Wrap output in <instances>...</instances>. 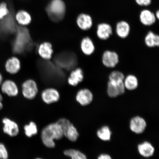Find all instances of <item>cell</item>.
I'll return each instance as SVG.
<instances>
[{
  "label": "cell",
  "mask_w": 159,
  "mask_h": 159,
  "mask_svg": "<svg viewBox=\"0 0 159 159\" xmlns=\"http://www.w3.org/2000/svg\"><path fill=\"white\" fill-rule=\"evenodd\" d=\"M39 88L36 81L33 79L26 80L21 84V93L24 97L29 100H32L36 97Z\"/></svg>",
  "instance_id": "obj_3"
},
{
  "label": "cell",
  "mask_w": 159,
  "mask_h": 159,
  "mask_svg": "<svg viewBox=\"0 0 159 159\" xmlns=\"http://www.w3.org/2000/svg\"><path fill=\"white\" fill-rule=\"evenodd\" d=\"M155 16H156V17L157 19H159V11H156V15H155Z\"/></svg>",
  "instance_id": "obj_34"
},
{
  "label": "cell",
  "mask_w": 159,
  "mask_h": 159,
  "mask_svg": "<svg viewBox=\"0 0 159 159\" xmlns=\"http://www.w3.org/2000/svg\"><path fill=\"white\" fill-rule=\"evenodd\" d=\"M125 75L120 71L115 70L111 72L109 75V80L115 81H124Z\"/></svg>",
  "instance_id": "obj_27"
},
{
  "label": "cell",
  "mask_w": 159,
  "mask_h": 159,
  "mask_svg": "<svg viewBox=\"0 0 159 159\" xmlns=\"http://www.w3.org/2000/svg\"><path fill=\"white\" fill-rule=\"evenodd\" d=\"M65 156L68 157L70 159H87L84 154L78 150L75 149H70L63 152Z\"/></svg>",
  "instance_id": "obj_25"
},
{
  "label": "cell",
  "mask_w": 159,
  "mask_h": 159,
  "mask_svg": "<svg viewBox=\"0 0 159 159\" xmlns=\"http://www.w3.org/2000/svg\"><path fill=\"white\" fill-rule=\"evenodd\" d=\"M76 23L80 29L83 31H87L92 27L93 20L90 15L82 13L77 16Z\"/></svg>",
  "instance_id": "obj_15"
},
{
  "label": "cell",
  "mask_w": 159,
  "mask_h": 159,
  "mask_svg": "<svg viewBox=\"0 0 159 159\" xmlns=\"http://www.w3.org/2000/svg\"><path fill=\"white\" fill-rule=\"evenodd\" d=\"M8 6L5 2L0 3V20L4 19L11 12Z\"/></svg>",
  "instance_id": "obj_28"
},
{
  "label": "cell",
  "mask_w": 159,
  "mask_h": 159,
  "mask_svg": "<svg viewBox=\"0 0 159 159\" xmlns=\"http://www.w3.org/2000/svg\"><path fill=\"white\" fill-rule=\"evenodd\" d=\"M152 0H135L137 4L140 6H148L152 3Z\"/></svg>",
  "instance_id": "obj_30"
},
{
  "label": "cell",
  "mask_w": 159,
  "mask_h": 159,
  "mask_svg": "<svg viewBox=\"0 0 159 159\" xmlns=\"http://www.w3.org/2000/svg\"><path fill=\"white\" fill-rule=\"evenodd\" d=\"M96 34L99 39L102 40H107L112 34V26L107 23L99 24L97 26Z\"/></svg>",
  "instance_id": "obj_14"
},
{
  "label": "cell",
  "mask_w": 159,
  "mask_h": 159,
  "mask_svg": "<svg viewBox=\"0 0 159 159\" xmlns=\"http://www.w3.org/2000/svg\"><path fill=\"white\" fill-rule=\"evenodd\" d=\"M35 159H42V158H36Z\"/></svg>",
  "instance_id": "obj_35"
},
{
  "label": "cell",
  "mask_w": 159,
  "mask_h": 159,
  "mask_svg": "<svg viewBox=\"0 0 159 159\" xmlns=\"http://www.w3.org/2000/svg\"><path fill=\"white\" fill-rule=\"evenodd\" d=\"M21 67L20 60L18 57L15 56L12 57L8 59L5 64L6 71L11 75L18 73L20 70Z\"/></svg>",
  "instance_id": "obj_11"
},
{
  "label": "cell",
  "mask_w": 159,
  "mask_h": 159,
  "mask_svg": "<svg viewBox=\"0 0 159 159\" xmlns=\"http://www.w3.org/2000/svg\"><path fill=\"white\" fill-rule=\"evenodd\" d=\"M24 129L26 136L29 138L36 135L38 132L37 125L33 122H30L29 124L25 125Z\"/></svg>",
  "instance_id": "obj_26"
},
{
  "label": "cell",
  "mask_w": 159,
  "mask_h": 159,
  "mask_svg": "<svg viewBox=\"0 0 159 159\" xmlns=\"http://www.w3.org/2000/svg\"><path fill=\"white\" fill-rule=\"evenodd\" d=\"M147 124L146 120L140 116H135L131 119L130 122V130L135 134H143L146 130Z\"/></svg>",
  "instance_id": "obj_9"
},
{
  "label": "cell",
  "mask_w": 159,
  "mask_h": 159,
  "mask_svg": "<svg viewBox=\"0 0 159 159\" xmlns=\"http://www.w3.org/2000/svg\"><path fill=\"white\" fill-rule=\"evenodd\" d=\"M137 148L139 154L144 158H150L154 154L155 149L154 147L148 141L139 144Z\"/></svg>",
  "instance_id": "obj_17"
},
{
  "label": "cell",
  "mask_w": 159,
  "mask_h": 159,
  "mask_svg": "<svg viewBox=\"0 0 159 159\" xmlns=\"http://www.w3.org/2000/svg\"><path fill=\"white\" fill-rule=\"evenodd\" d=\"M37 52L42 59L46 61L50 60L52 58L53 53L52 44L47 41L42 43L38 47Z\"/></svg>",
  "instance_id": "obj_10"
},
{
  "label": "cell",
  "mask_w": 159,
  "mask_h": 159,
  "mask_svg": "<svg viewBox=\"0 0 159 159\" xmlns=\"http://www.w3.org/2000/svg\"><path fill=\"white\" fill-rule=\"evenodd\" d=\"M63 137L62 129L57 122L48 125L41 132V138L43 144L50 148L55 147V140H61Z\"/></svg>",
  "instance_id": "obj_1"
},
{
  "label": "cell",
  "mask_w": 159,
  "mask_h": 159,
  "mask_svg": "<svg viewBox=\"0 0 159 159\" xmlns=\"http://www.w3.org/2000/svg\"><path fill=\"white\" fill-rule=\"evenodd\" d=\"M51 20L58 22L62 20L66 12V6L63 0H51L46 8Z\"/></svg>",
  "instance_id": "obj_2"
},
{
  "label": "cell",
  "mask_w": 159,
  "mask_h": 159,
  "mask_svg": "<svg viewBox=\"0 0 159 159\" xmlns=\"http://www.w3.org/2000/svg\"><path fill=\"white\" fill-rule=\"evenodd\" d=\"M75 100L82 106H86L92 102L94 95L89 89H80L75 95Z\"/></svg>",
  "instance_id": "obj_7"
},
{
  "label": "cell",
  "mask_w": 159,
  "mask_h": 159,
  "mask_svg": "<svg viewBox=\"0 0 159 159\" xmlns=\"http://www.w3.org/2000/svg\"><path fill=\"white\" fill-rule=\"evenodd\" d=\"M60 97L58 90L53 87H49L44 89L41 94L42 99L47 104L58 102Z\"/></svg>",
  "instance_id": "obj_5"
},
{
  "label": "cell",
  "mask_w": 159,
  "mask_h": 159,
  "mask_svg": "<svg viewBox=\"0 0 159 159\" xmlns=\"http://www.w3.org/2000/svg\"><path fill=\"white\" fill-rule=\"evenodd\" d=\"M97 159H112L110 155L107 154H101L97 158Z\"/></svg>",
  "instance_id": "obj_31"
},
{
  "label": "cell",
  "mask_w": 159,
  "mask_h": 159,
  "mask_svg": "<svg viewBox=\"0 0 159 159\" xmlns=\"http://www.w3.org/2000/svg\"><path fill=\"white\" fill-rule=\"evenodd\" d=\"M125 90L124 81L109 80L107 83V94L111 98H115L124 94Z\"/></svg>",
  "instance_id": "obj_4"
},
{
  "label": "cell",
  "mask_w": 159,
  "mask_h": 159,
  "mask_svg": "<svg viewBox=\"0 0 159 159\" xmlns=\"http://www.w3.org/2000/svg\"><path fill=\"white\" fill-rule=\"evenodd\" d=\"M84 79V73L82 69L76 67L71 71L67 79L69 85L76 87L82 82Z\"/></svg>",
  "instance_id": "obj_12"
},
{
  "label": "cell",
  "mask_w": 159,
  "mask_h": 159,
  "mask_svg": "<svg viewBox=\"0 0 159 159\" xmlns=\"http://www.w3.org/2000/svg\"><path fill=\"white\" fill-rule=\"evenodd\" d=\"M124 84L125 89L129 91H134L139 86L138 79L133 75H129L125 77Z\"/></svg>",
  "instance_id": "obj_22"
},
{
  "label": "cell",
  "mask_w": 159,
  "mask_h": 159,
  "mask_svg": "<svg viewBox=\"0 0 159 159\" xmlns=\"http://www.w3.org/2000/svg\"><path fill=\"white\" fill-rule=\"evenodd\" d=\"M16 23L21 26L26 27L30 24L32 17L30 13L25 10H21L17 11L14 15Z\"/></svg>",
  "instance_id": "obj_16"
},
{
  "label": "cell",
  "mask_w": 159,
  "mask_h": 159,
  "mask_svg": "<svg viewBox=\"0 0 159 159\" xmlns=\"http://www.w3.org/2000/svg\"><path fill=\"white\" fill-rule=\"evenodd\" d=\"M9 154L5 145L0 143V159H8Z\"/></svg>",
  "instance_id": "obj_29"
},
{
  "label": "cell",
  "mask_w": 159,
  "mask_h": 159,
  "mask_svg": "<svg viewBox=\"0 0 159 159\" xmlns=\"http://www.w3.org/2000/svg\"><path fill=\"white\" fill-rule=\"evenodd\" d=\"M3 100L2 95L0 93V111L3 108Z\"/></svg>",
  "instance_id": "obj_32"
},
{
  "label": "cell",
  "mask_w": 159,
  "mask_h": 159,
  "mask_svg": "<svg viewBox=\"0 0 159 159\" xmlns=\"http://www.w3.org/2000/svg\"><path fill=\"white\" fill-rule=\"evenodd\" d=\"M3 131L10 137L17 136L19 134V129L16 123L9 118H5L2 120Z\"/></svg>",
  "instance_id": "obj_13"
},
{
  "label": "cell",
  "mask_w": 159,
  "mask_h": 159,
  "mask_svg": "<svg viewBox=\"0 0 159 159\" xmlns=\"http://www.w3.org/2000/svg\"><path fill=\"white\" fill-rule=\"evenodd\" d=\"M119 61V55L115 52L106 50L103 53L102 62L105 67L114 68L118 64Z\"/></svg>",
  "instance_id": "obj_6"
},
{
  "label": "cell",
  "mask_w": 159,
  "mask_h": 159,
  "mask_svg": "<svg viewBox=\"0 0 159 159\" xmlns=\"http://www.w3.org/2000/svg\"><path fill=\"white\" fill-rule=\"evenodd\" d=\"M145 44L149 48L158 47L159 45V36L155 34L152 31H149L145 37Z\"/></svg>",
  "instance_id": "obj_23"
},
{
  "label": "cell",
  "mask_w": 159,
  "mask_h": 159,
  "mask_svg": "<svg viewBox=\"0 0 159 159\" xmlns=\"http://www.w3.org/2000/svg\"><path fill=\"white\" fill-rule=\"evenodd\" d=\"M139 17L141 23L145 26L152 25L156 20V17L154 13L148 10H143L140 12Z\"/></svg>",
  "instance_id": "obj_19"
},
{
  "label": "cell",
  "mask_w": 159,
  "mask_h": 159,
  "mask_svg": "<svg viewBox=\"0 0 159 159\" xmlns=\"http://www.w3.org/2000/svg\"><path fill=\"white\" fill-rule=\"evenodd\" d=\"M64 136L67 138L70 142H74L78 139L79 134L77 129L72 123L62 129Z\"/></svg>",
  "instance_id": "obj_20"
},
{
  "label": "cell",
  "mask_w": 159,
  "mask_h": 159,
  "mask_svg": "<svg viewBox=\"0 0 159 159\" xmlns=\"http://www.w3.org/2000/svg\"><path fill=\"white\" fill-rule=\"evenodd\" d=\"M80 47L81 51L85 55L90 56L94 53L95 51L94 43L89 37L83 38L81 40Z\"/></svg>",
  "instance_id": "obj_18"
},
{
  "label": "cell",
  "mask_w": 159,
  "mask_h": 159,
  "mask_svg": "<svg viewBox=\"0 0 159 159\" xmlns=\"http://www.w3.org/2000/svg\"><path fill=\"white\" fill-rule=\"evenodd\" d=\"M112 132L109 127L104 126L98 129L97 132V137L101 140L107 142L111 140Z\"/></svg>",
  "instance_id": "obj_24"
},
{
  "label": "cell",
  "mask_w": 159,
  "mask_h": 159,
  "mask_svg": "<svg viewBox=\"0 0 159 159\" xmlns=\"http://www.w3.org/2000/svg\"><path fill=\"white\" fill-rule=\"evenodd\" d=\"M2 93L10 97L17 96L19 93L18 86L15 81L7 79L3 81L1 85Z\"/></svg>",
  "instance_id": "obj_8"
},
{
  "label": "cell",
  "mask_w": 159,
  "mask_h": 159,
  "mask_svg": "<svg viewBox=\"0 0 159 159\" xmlns=\"http://www.w3.org/2000/svg\"><path fill=\"white\" fill-rule=\"evenodd\" d=\"M130 25L125 21H121L117 23L116 32L117 35L120 38L125 39L128 37L130 34Z\"/></svg>",
  "instance_id": "obj_21"
},
{
  "label": "cell",
  "mask_w": 159,
  "mask_h": 159,
  "mask_svg": "<svg viewBox=\"0 0 159 159\" xmlns=\"http://www.w3.org/2000/svg\"><path fill=\"white\" fill-rule=\"evenodd\" d=\"M3 81V77L2 75V73L0 72V86L2 84V83Z\"/></svg>",
  "instance_id": "obj_33"
}]
</instances>
